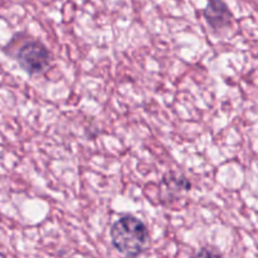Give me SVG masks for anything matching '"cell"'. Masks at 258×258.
Instances as JSON below:
<instances>
[{
  "instance_id": "obj_1",
  "label": "cell",
  "mask_w": 258,
  "mask_h": 258,
  "mask_svg": "<svg viewBox=\"0 0 258 258\" xmlns=\"http://www.w3.org/2000/svg\"><path fill=\"white\" fill-rule=\"evenodd\" d=\"M111 242L123 256H140L150 246V236L145 223L133 216H123L112 224Z\"/></svg>"
},
{
  "instance_id": "obj_2",
  "label": "cell",
  "mask_w": 258,
  "mask_h": 258,
  "mask_svg": "<svg viewBox=\"0 0 258 258\" xmlns=\"http://www.w3.org/2000/svg\"><path fill=\"white\" fill-rule=\"evenodd\" d=\"M17 60L27 73L39 75L49 66L50 54L43 43L38 40H29L18 49Z\"/></svg>"
},
{
  "instance_id": "obj_3",
  "label": "cell",
  "mask_w": 258,
  "mask_h": 258,
  "mask_svg": "<svg viewBox=\"0 0 258 258\" xmlns=\"http://www.w3.org/2000/svg\"><path fill=\"white\" fill-rule=\"evenodd\" d=\"M203 15L213 30H222L231 25L232 13L223 0H208Z\"/></svg>"
}]
</instances>
